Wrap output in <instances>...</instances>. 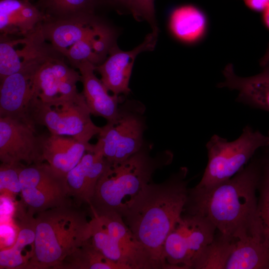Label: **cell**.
Instances as JSON below:
<instances>
[{"instance_id": "cell-9", "label": "cell", "mask_w": 269, "mask_h": 269, "mask_svg": "<svg viewBox=\"0 0 269 269\" xmlns=\"http://www.w3.org/2000/svg\"><path fill=\"white\" fill-rule=\"evenodd\" d=\"M144 112V106L138 102H123L116 121L101 127L98 141L108 161L123 160L142 147L145 127Z\"/></svg>"}, {"instance_id": "cell-36", "label": "cell", "mask_w": 269, "mask_h": 269, "mask_svg": "<svg viewBox=\"0 0 269 269\" xmlns=\"http://www.w3.org/2000/svg\"><path fill=\"white\" fill-rule=\"evenodd\" d=\"M268 63H269V46L266 54L261 59L260 61V64L262 66L264 67Z\"/></svg>"}, {"instance_id": "cell-7", "label": "cell", "mask_w": 269, "mask_h": 269, "mask_svg": "<svg viewBox=\"0 0 269 269\" xmlns=\"http://www.w3.org/2000/svg\"><path fill=\"white\" fill-rule=\"evenodd\" d=\"M20 202L31 216L49 209L71 205L66 176L54 170L47 162L22 164L19 172Z\"/></svg>"}, {"instance_id": "cell-35", "label": "cell", "mask_w": 269, "mask_h": 269, "mask_svg": "<svg viewBox=\"0 0 269 269\" xmlns=\"http://www.w3.org/2000/svg\"><path fill=\"white\" fill-rule=\"evenodd\" d=\"M262 20L264 25L269 29V5L263 11Z\"/></svg>"}, {"instance_id": "cell-18", "label": "cell", "mask_w": 269, "mask_h": 269, "mask_svg": "<svg viewBox=\"0 0 269 269\" xmlns=\"http://www.w3.org/2000/svg\"><path fill=\"white\" fill-rule=\"evenodd\" d=\"M83 86V95L93 115L101 117L107 123L116 121L119 115L120 107L124 102L121 95H109L101 79L96 76L95 65L84 60L77 66Z\"/></svg>"}, {"instance_id": "cell-12", "label": "cell", "mask_w": 269, "mask_h": 269, "mask_svg": "<svg viewBox=\"0 0 269 269\" xmlns=\"http://www.w3.org/2000/svg\"><path fill=\"white\" fill-rule=\"evenodd\" d=\"M49 56L37 59L20 71L0 80V117L16 119L35 127L29 118L34 97V77L40 64Z\"/></svg>"}, {"instance_id": "cell-17", "label": "cell", "mask_w": 269, "mask_h": 269, "mask_svg": "<svg viewBox=\"0 0 269 269\" xmlns=\"http://www.w3.org/2000/svg\"><path fill=\"white\" fill-rule=\"evenodd\" d=\"M107 163L99 141L93 151H87L77 165L66 175L69 196L77 205L90 204L96 186Z\"/></svg>"}, {"instance_id": "cell-22", "label": "cell", "mask_w": 269, "mask_h": 269, "mask_svg": "<svg viewBox=\"0 0 269 269\" xmlns=\"http://www.w3.org/2000/svg\"><path fill=\"white\" fill-rule=\"evenodd\" d=\"M225 269H269V241L262 227L235 240Z\"/></svg>"}, {"instance_id": "cell-23", "label": "cell", "mask_w": 269, "mask_h": 269, "mask_svg": "<svg viewBox=\"0 0 269 269\" xmlns=\"http://www.w3.org/2000/svg\"><path fill=\"white\" fill-rule=\"evenodd\" d=\"M168 28L171 35L177 41L192 44L204 36L207 27L205 13L192 4L179 6L169 14Z\"/></svg>"}, {"instance_id": "cell-20", "label": "cell", "mask_w": 269, "mask_h": 269, "mask_svg": "<svg viewBox=\"0 0 269 269\" xmlns=\"http://www.w3.org/2000/svg\"><path fill=\"white\" fill-rule=\"evenodd\" d=\"M45 16L37 6L27 0H0V34L23 37L33 32Z\"/></svg>"}, {"instance_id": "cell-24", "label": "cell", "mask_w": 269, "mask_h": 269, "mask_svg": "<svg viewBox=\"0 0 269 269\" xmlns=\"http://www.w3.org/2000/svg\"><path fill=\"white\" fill-rule=\"evenodd\" d=\"M34 216L25 214L19 218V232L10 248L0 250V269H26L34 251Z\"/></svg>"}, {"instance_id": "cell-1", "label": "cell", "mask_w": 269, "mask_h": 269, "mask_svg": "<svg viewBox=\"0 0 269 269\" xmlns=\"http://www.w3.org/2000/svg\"><path fill=\"white\" fill-rule=\"evenodd\" d=\"M261 178L260 166L253 160L227 180L189 189L184 210L206 218L221 234L237 239L262 225L257 196Z\"/></svg>"}, {"instance_id": "cell-6", "label": "cell", "mask_w": 269, "mask_h": 269, "mask_svg": "<svg viewBox=\"0 0 269 269\" xmlns=\"http://www.w3.org/2000/svg\"><path fill=\"white\" fill-rule=\"evenodd\" d=\"M91 113L82 93L67 99L43 102L34 97L29 110L30 123L46 127L51 134L69 135L85 144L101 127L91 119Z\"/></svg>"}, {"instance_id": "cell-15", "label": "cell", "mask_w": 269, "mask_h": 269, "mask_svg": "<svg viewBox=\"0 0 269 269\" xmlns=\"http://www.w3.org/2000/svg\"><path fill=\"white\" fill-rule=\"evenodd\" d=\"M40 26L26 36L0 34V80L20 71L31 62L56 51L45 40Z\"/></svg>"}, {"instance_id": "cell-4", "label": "cell", "mask_w": 269, "mask_h": 269, "mask_svg": "<svg viewBox=\"0 0 269 269\" xmlns=\"http://www.w3.org/2000/svg\"><path fill=\"white\" fill-rule=\"evenodd\" d=\"M150 146L143 144L137 152L117 162H109L97 183L91 210L113 211L121 215L128 202L151 181L154 172L169 164L172 153L165 151L155 157Z\"/></svg>"}, {"instance_id": "cell-34", "label": "cell", "mask_w": 269, "mask_h": 269, "mask_svg": "<svg viewBox=\"0 0 269 269\" xmlns=\"http://www.w3.org/2000/svg\"><path fill=\"white\" fill-rule=\"evenodd\" d=\"M104 1L117 7L126 9L132 14L134 8V0H99Z\"/></svg>"}, {"instance_id": "cell-14", "label": "cell", "mask_w": 269, "mask_h": 269, "mask_svg": "<svg viewBox=\"0 0 269 269\" xmlns=\"http://www.w3.org/2000/svg\"><path fill=\"white\" fill-rule=\"evenodd\" d=\"M107 24L91 13L45 18L40 27L45 40L64 56L75 43L94 35Z\"/></svg>"}, {"instance_id": "cell-3", "label": "cell", "mask_w": 269, "mask_h": 269, "mask_svg": "<svg viewBox=\"0 0 269 269\" xmlns=\"http://www.w3.org/2000/svg\"><path fill=\"white\" fill-rule=\"evenodd\" d=\"M34 222V251L26 269H57L91 236V220L72 204L40 212Z\"/></svg>"}, {"instance_id": "cell-27", "label": "cell", "mask_w": 269, "mask_h": 269, "mask_svg": "<svg viewBox=\"0 0 269 269\" xmlns=\"http://www.w3.org/2000/svg\"><path fill=\"white\" fill-rule=\"evenodd\" d=\"M99 0H39L45 18H61L94 13Z\"/></svg>"}, {"instance_id": "cell-10", "label": "cell", "mask_w": 269, "mask_h": 269, "mask_svg": "<svg viewBox=\"0 0 269 269\" xmlns=\"http://www.w3.org/2000/svg\"><path fill=\"white\" fill-rule=\"evenodd\" d=\"M0 160L9 164L44 162L42 135L35 127L9 118L0 117Z\"/></svg>"}, {"instance_id": "cell-26", "label": "cell", "mask_w": 269, "mask_h": 269, "mask_svg": "<svg viewBox=\"0 0 269 269\" xmlns=\"http://www.w3.org/2000/svg\"><path fill=\"white\" fill-rule=\"evenodd\" d=\"M235 246V239L219 233L201 253L193 269H225Z\"/></svg>"}, {"instance_id": "cell-37", "label": "cell", "mask_w": 269, "mask_h": 269, "mask_svg": "<svg viewBox=\"0 0 269 269\" xmlns=\"http://www.w3.org/2000/svg\"></svg>"}, {"instance_id": "cell-28", "label": "cell", "mask_w": 269, "mask_h": 269, "mask_svg": "<svg viewBox=\"0 0 269 269\" xmlns=\"http://www.w3.org/2000/svg\"><path fill=\"white\" fill-rule=\"evenodd\" d=\"M108 24L94 35L75 43L67 51L64 57L73 68H77L80 63L86 60L97 66L104 61L97 48L98 37L109 27Z\"/></svg>"}, {"instance_id": "cell-29", "label": "cell", "mask_w": 269, "mask_h": 269, "mask_svg": "<svg viewBox=\"0 0 269 269\" xmlns=\"http://www.w3.org/2000/svg\"><path fill=\"white\" fill-rule=\"evenodd\" d=\"M22 164L1 163L0 166V192L15 197L21 192L19 172Z\"/></svg>"}, {"instance_id": "cell-2", "label": "cell", "mask_w": 269, "mask_h": 269, "mask_svg": "<svg viewBox=\"0 0 269 269\" xmlns=\"http://www.w3.org/2000/svg\"><path fill=\"white\" fill-rule=\"evenodd\" d=\"M186 167L160 183L151 181L127 203L121 216L136 239L162 269H171L163 256L165 239L182 216L188 191Z\"/></svg>"}, {"instance_id": "cell-30", "label": "cell", "mask_w": 269, "mask_h": 269, "mask_svg": "<svg viewBox=\"0 0 269 269\" xmlns=\"http://www.w3.org/2000/svg\"><path fill=\"white\" fill-rule=\"evenodd\" d=\"M258 213L264 234L269 241V166L266 170L262 183Z\"/></svg>"}, {"instance_id": "cell-19", "label": "cell", "mask_w": 269, "mask_h": 269, "mask_svg": "<svg viewBox=\"0 0 269 269\" xmlns=\"http://www.w3.org/2000/svg\"><path fill=\"white\" fill-rule=\"evenodd\" d=\"M260 73L248 77L237 75L232 64L223 71V82L219 88H227L238 92L236 101L250 107L269 112V63Z\"/></svg>"}, {"instance_id": "cell-33", "label": "cell", "mask_w": 269, "mask_h": 269, "mask_svg": "<svg viewBox=\"0 0 269 269\" xmlns=\"http://www.w3.org/2000/svg\"><path fill=\"white\" fill-rule=\"evenodd\" d=\"M243 1L247 7L257 12H263L269 5V0H243Z\"/></svg>"}, {"instance_id": "cell-25", "label": "cell", "mask_w": 269, "mask_h": 269, "mask_svg": "<svg viewBox=\"0 0 269 269\" xmlns=\"http://www.w3.org/2000/svg\"><path fill=\"white\" fill-rule=\"evenodd\" d=\"M90 239L68 256L57 269H126L96 250Z\"/></svg>"}, {"instance_id": "cell-21", "label": "cell", "mask_w": 269, "mask_h": 269, "mask_svg": "<svg viewBox=\"0 0 269 269\" xmlns=\"http://www.w3.org/2000/svg\"><path fill=\"white\" fill-rule=\"evenodd\" d=\"M42 155L56 171L66 176L88 151H93L95 144H85L72 137L52 134L42 135Z\"/></svg>"}, {"instance_id": "cell-13", "label": "cell", "mask_w": 269, "mask_h": 269, "mask_svg": "<svg viewBox=\"0 0 269 269\" xmlns=\"http://www.w3.org/2000/svg\"><path fill=\"white\" fill-rule=\"evenodd\" d=\"M158 30H152L142 43L130 51H123L115 45L101 64L95 66V71L101 75V80L107 90L116 95H128L129 84L134 61L144 51L153 50L156 45Z\"/></svg>"}, {"instance_id": "cell-5", "label": "cell", "mask_w": 269, "mask_h": 269, "mask_svg": "<svg viewBox=\"0 0 269 269\" xmlns=\"http://www.w3.org/2000/svg\"><path fill=\"white\" fill-rule=\"evenodd\" d=\"M208 160L203 176L196 186L208 188L229 179L252 158L261 147H269V135L245 126L240 136L229 141L214 134L206 144Z\"/></svg>"}, {"instance_id": "cell-16", "label": "cell", "mask_w": 269, "mask_h": 269, "mask_svg": "<svg viewBox=\"0 0 269 269\" xmlns=\"http://www.w3.org/2000/svg\"><path fill=\"white\" fill-rule=\"evenodd\" d=\"M91 212L106 226L128 269H162L136 239L120 214L113 211Z\"/></svg>"}, {"instance_id": "cell-32", "label": "cell", "mask_w": 269, "mask_h": 269, "mask_svg": "<svg viewBox=\"0 0 269 269\" xmlns=\"http://www.w3.org/2000/svg\"><path fill=\"white\" fill-rule=\"evenodd\" d=\"M19 227L11 218H0V250L10 248L15 243Z\"/></svg>"}, {"instance_id": "cell-8", "label": "cell", "mask_w": 269, "mask_h": 269, "mask_svg": "<svg viewBox=\"0 0 269 269\" xmlns=\"http://www.w3.org/2000/svg\"><path fill=\"white\" fill-rule=\"evenodd\" d=\"M215 227L203 216H181L167 236L163 256L171 269H193L201 253L214 240Z\"/></svg>"}, {"instance_id": "cell-31", "label": "cell", "mask_w": 269, "mask_h": 269, "mask_svg": "<svg viewBox=\"0 0 269 269\" xmlns=\"http://www.w3.org/2000/svg\"><path fill=\"white\" fill-rule=\"evenodd\" d=\"M132 15L137 20H146L152 30L158 29L156 23L154 0H134Z\"/></svg>"}, {"instance_id": "cell-11", "label": "cell", "mask_w": 269, "mask_h": 269, "mask_svg": "<svg viewBox=\"0 0 269 269\" xmlns=\"http://www.w3.org/2000/svg\"><path fill=\"white\" fill-rule=\"evenodd\" d=\"M65 57L57 52L40 64L34 77V97L43 102L74 97L79 93L76 84L79 72L65 62Z\"/></svg>"}]
</instances>
